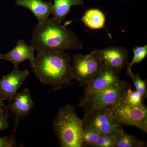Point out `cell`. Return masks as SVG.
Returning <instances> with one entry per match:
<instances>
[{
    "label": "cell",
    "mask_w": 147,
    "mask_h": 147,
    "mask_svg": "<svg viewBox=\"0 0 147 147\" xmlns=\"http://www.w3.org/2000/svg\"><path fill=\"white\" fill-rule=\"evenodd\" d=\"M52 13L53 18L61 22L71 11L73 6L83 5L84 0H53Z\"/></svg>",
    "instance_id": "cell-14"
},
{
    "label": "cell",
    "mask_w": 147,
    "mask_h": 147,
    "mask_svg": "<svg viewBox=\"0 0 147 147\" xmlns=\"http://www.w3.org/2000/svg\"><path fill=\"white\" fill-rule=\"evenodd\" d=\"M16 4L28 9L37 19L38 23H41L49 18L52 13L53 4L51 1L42 0H16Z\"/></svg>",
    "instance_id": "cell-13"
},
{
    "label": "cell",
    "mask_w": 147,
    "mask_h": 147,
    "mask_svg": "<svg viewBox=\"0 0 147 147\" xmlns=\"http://www.w3.org/2000/svg\"><path fill=\"white\" fill-rule=\"evenodd\" d=\"M75 106L66 105L58 110L53 120V130L61 147H83L84 122L75 112Z\"/></svg>",
    "instance_id": "cell-3"
},
{
    "label": "cell",
    "mask_w": 147,
    "mask_h": 147,
    "mask_svg": "<svg viewBox=\"0 0 147 147\" xmlns=\"http://www.w3.org/2000/svg\"><path fill=\"white\" fill-rule=\"evenodd\" d=\"M4 100L0 95V113L4 112L5 110V107L4 105Z\"/></svg>",
    "instance_id": "cell-24"
},
{
    "label": "cell",
    "mask_w": 147,
    "mask_h": 147,
    "mask_svg": "<svg viewBox=\"0 0 147 147\" xmlns=\"http://www.w3.org/2000/svg\"><path fill=\"white\" fill-rule=\"evenodd\" d=\"M103 65L118 74L127 65L128 54L126 48L110 46L105 49L93 50Z\"/></svg>",
    "instance_id": "cell-8"
},
{
    "label": "cell",
    "mask_w": 147,
    "mask_h": 147,
    "mask_svg": "<svg viewBox=\"0 0 147 147\" xmlns=\"http://www.w3.org/2000/svg\"><path fill=\"white\" fill-rule=\"evenodd\" d=\"M71 65L73 80L82 86L91 80L104 66L93 51L87 55H74Z\"/></svg>",
    "instance_id": "cell-6"
},
{
    "label": "cell",
    "mask_w": 147,
    "mask_h": 147,
    "mask_svg": "<svg viewBox=\"0 0 147 147\" xmlns=\"http://www.w3.org/2000/svg\"><path fill=\"white\" fill-rule=\"evenodd\" d=\"M121 80L119 76L104 65L102 69L89 82L85 84L84 96L77 106H81L92 95L105 89Z\"/></svg>",
    "instance_id": "cell-9"
},
{
    "label": "cell",
    "mask_w": 147,
    "mask_h": 147,
    "mask_svg": "<svg viewBox=\"0 0 147 147\" xmlns=\"http://www.w3.org/2000/svg\"><path fill=\"white\" fill-rule=\"evenodd\" d=\"M71 58L64 51L39 52L30 65L37 79L54 91L74 85Z\"/></svg>",
    "instance_id": "cell-1"
},
{
    "label": "cell",
    "mask_w": 147,
    "mask_h": 147,
    "mask_svg": "<svg viewBox=\"0 0 147 147\" xmlns=\"http://www.w3.org/2000/svg\"><path fill=\"white\" fill-rule=\"evenodd\" d=\"M10 115L9 110L5 106V110L0 113V131H4L8 128V119Z\"/></svg>",
    "instance_id": "cell-22"
},
{
    "label": "cell",
    "mask_w": 147,
    "mask_h": 147,
    "mask_svg": "<svg viewBox=\"0 0 147 147\" xmlns=\"http://www.w3.org/2000/svg\"><path fill=\"white\" fill-rule=\"evenodd\" d=\"M143 98L144 97L137 91L132 90L131 86L126 90L121 101L133 106H142L144 105L143 102Z\"/></svg>",
    "instance_id": "cell-17"
},
{
    "label": "cell",
    "mask_w": 147,
    "mask_h": 147,
    "mask_svg": "<svg viewBox=\"0 0 147 147\" xmlns=\"http://www.w3.org/2000/svg\"><path fill=\"white\" fill-rule=\"evenodd\" d=\"M100 135L94 129L84 127L82 134V142L84 147H92Z\"/></svg>",
    "instance_id": "cell-18"
},
{
    "label": "cell",
    "mask_w": 147,
    "mask_h": 147,
    "mask_svg": "<svg viewBox=\"0 0 147 147\" xmlns=\"http://www.w3.org/2000/svg\"><path fill=\"white\" fill-rule=\"evenodd\" d=\"M133 57L130 62L127 63V70H131L132 66L135 63H141L147 55V45L143 46H136L133 49Z\"/></svg>",
    "instance_id": "cell-20"
},
{
    "label": "cell",
    "mask_w": 147,
    "mask_h": 147,
    "mask_svg": "<svg viewBox=\"0 0 147 147\" xmlns=\"http://www.w3.org/2000/svg\"><path fill=\"white\" fill-rule=\"evenodd\" d=\"M61 23L53 17L37 24L30 45L37 53L83 49L82 42L75 33Z\"/></svg>",
    "instance_id": "cell-2"
},
{
    "label": "cell",
    "mask_w": 147,
    "mask_h": 147,
    "mask_svg": "<svg viewBox=\"0 0 147 147\" xmlns=\"http://www.w3.org/2000/svg\"><path fill=\"white\" fill-rule=\"evenodd\" d=\"M34 49L23 40H19L13 49L8 53L2 55L1 59L7 61L13 64L14 66H18L24 61L34 59Z\"/></svg>",
    "instance_id": "cell-12"
},
{
    "label": "cell",
    "mask_w": 147,
    "mask_h": 147,
    "mask_svg": "<svg viewBox=\"0 0 147 147\" xmlns=\"http://www.w3.org/2000/svg\"><path fill=\"white\" fill-rule=\"evenodd\" d=\"M34 105L30 92L28 88H26L22 91L17 93L12 101L6 106L14 115L13 134L16 132L20 121L30 114Z\"/></svg>",
    "instance_id": "cell-11"
},
{
    "label": "cell",
    "mask_w": 147,
    "mask_h": 147,
    "mask_svg": "<svg viewBox=\"0 0 147 147\" xmlns=\"http://www.w3.org/2000/svg\"><path fill=\"white\" fill-rule=\"evenodd\" d=\"M30 74L27 69L21 70L14 66L11 72L0 79V95L4 100L12 101Z\"/></svg>",
    "instance_id": "cell-10"
},
{
    "label": "cell",
    "mask_w": 147,
    "mask_h": 147,
    "mask_svg": "<svg viewBox=\"0 0 147 147\" xmlns=\"http://www.w3.org/2000/svg\"><path fill=\"white\" fill-rule=\"evenodd\" d=\"M127 75L131 78L136 90L144 98L147 96V82L141 79L139 73L134 74L131 70H127Z\"/></svg>",
    "instance_id": "cell-19"
},
{
    "label": "cell",
    "mask_w": 147,
    "mask_h": 147,
    "mask_svg": "<svg viewBox=\"0 0 147 147\" xmlns=\"http://www.w3.org/2000/svg\"><path fill=\"white\" fill-rule=\"evenodd\" d=\"M81 20L88 28L92 30H99L104 27L105 17L101 10L91 9L86 11Z\"/></svg>",
    "instance_id": "cell-15"
},
{
    "label": "cell",
    "mask_w": 147,
    "mask_h": 147,
    "mask_svg": "<svg viewBox=\"0 0 147 147\" xmlns=\"http://www.w3.org/2000/svg\"><path fill=\"white\" fill-rule=\"evenodd\" d=\"M2 54H0V59H1V57Z\"/></svg>",
    "instance_id": "cell-25"
},
{
    "label": "cell",
    "mask_w": 147,
    "mask_h": 147,
    "mask_svg": "<svg viewBox=\"0 0 147 147\" xmlns=\"http://www.w3.org/2000/svg\"><path fill=\"white\" fill-rule=\"evenodd\" d=\"M17 146L14 134L10 137H0V147H15Z\"/></svg>",
    "instance_id": "cell-23"
},
{
    "label": "cell",
    "mask_w": 147,
    "mask_h": 147,
    "mask_svg": "<svg viewBox=\"0 0 147 147\" xmlns=\"http://www.w3.org/2000/svg\"><path fill=\"white\" fill-rule=\"evenodd\" d=\"M146 146L145 142L127 134L123 130L115 136V147H144Z\"/></svg>",
    "instance_id": "cell-16"
},
{
    "label": "cell",
    "mask_w": 147,
    "mask_h": 147,
    "mask_svg": "<svg viewBox=\"0 0 147 147\" xmlns=\"http://www.w3.org/2000/svg\"><path fill=\"white\" fill-rule=\"evenodd\" d=\"M105 110L111 118L121 126H134L147 133V108L146 105L133 106L121 100Z\"/></svg>",
    "instance_id": "cell-4"
},
{
    "label": "cell",
    "mask_w": 147,
    "mask_h": 147,
    "mask_svg": "<svg viewBox=\"0 0 147 147\" xmlns=\"http://www.w3.org/2000/svg\"><path fill=\"white\" fill-rule=\"evenodd\" d=\"M128 82L120 80L99 92L92 95L81 107L84 114L94 110L106 109L118 103L131 87Z\"/></svg>",
    "instance_id": "cell-5"
},
{
    "label": "cell",
    "mask_w": 147,
    "mask_h": 147,
    "mask_svg": "<svg viewBox=\"0 0 147 147\" xmlns=\"http://www.w3.org/2000/svg\"><path fill=\"white\" fill-rule=\"evenodd\" d=\"M115 137L100 134L92 147H115Z\"/></svg>",
    "instance_id": "cell-21"
},
{
    "label": "cell",
    "mask_w": 147,
    "mask_h": 147,
    "mask_svg": "<svg viewBox=\"0 0 147 147\" xmlns=\"http://www.w3.org/2000/svg\"><path fill=\"white\" fill-rule=\"evenodd\" d=\"M84 127H89L97 130L100 134L115 137L123 129L111 118L105 109L94 110L84 114Z\"/></svg>",
    "instance_id": "cell-7"
}]
</instances>
